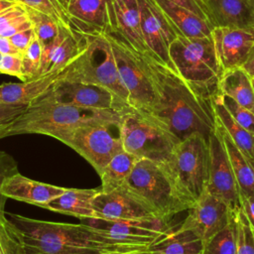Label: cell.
<instances>
[{
  "mask_svg": "<svg viewBox=\"0 0 254 254\" xmlns=\"http://www.w3.org/2000/svg\"><path fill=\"white\" fill-rule=\"evenodd\" d=\"M156 88V101L148 113L180 141L191 135L208 138L216 121L212 102L197 96L177 71L147 56Z\"/></svg>",
  "mask_w": 254,
  "mask_h": 254,
  "instance_id": "1",
  "label": "cell"
},
{
  "mask_svg": "<svg viewBox=\"0 0 254 254\" xmlns=\"http://www.w3.org/2000/svg\"><path fill=\"white\" fill-rule=\"evenodd\" d=\"M20 232L25 254H120L147 249L114 239L84 224L53 222L9 214Z\"/></svg>",
  "mask_w": 254,
  "mask_h": 254,
  "instance_id": "2",
  "label": "cell"
},
{
  "mask_svg": "<svg viewBox=\"0 0 254 254\" xmlns=\"http://www.w3.org/2000/svg\"><path fill=\"white\" fill-rule=\"evenodd\" d=\"M124 114L113 110L76 107L41 97L0 134V139L19 134H42L56 139L60 134L86 123L120 121Z\"/></svg>",
  "mask_w": 254,
  "mask_h": 254,
  "instance_id": "3",
  "label": "cell"
},
{
  "mask_svg": "<svg viewBox=\"0 0 254 254\" xmlns=\"http://www.w3.org/2000/svg\"><path fill=\"white\" fill-rule=\"evenodd\" d=\"M75 31L84 36V48L63 70L60 79L104 87L131 107L129 93L121 80L111 44L103 30L88 27Z\"/></svg>",
  "mask_w": 254,
  "mask_h": 254,
  "instance_id": "4",
  "label": "cell"
},
{
  "mask_svg": "<svg viewBox=\"0 0 254 254\" xmlns=\"http://www.w3.org/2000/svg\"><path fill=\"white\" fill-rule=\"evenodd\" d=\"M170 59L178 74L199 97L211 101L219 93L223 73L212 37H177L170 46Z\"/></svg>",
  "mask_w": 254,
  "mask_h": 254,
  "instance_id": "5",
  "label": "cell"
},
{
  "mask_svg": "<svg viewBox=\"0 0 254 254\" xmlns=\"http://www.w3.org/2000/svg\"><path fill=\"white\" fill-rule=\"evenodd\" d=\"M123 186L163 220L169 221L173 215L191 207L164 164L160 162L140 159Z\"/></svg>",
  "mask_w": 254,
  "mask_h": 254,
  "instance_id": "6",
  "label": "cell"
},
{
  "mask_svg": "<svg viewBox=\"0 0 254 254\" xmlns=\"http://www.w3.org/2000/svg\"><path fill=\"white\" fill-rule=\"evenodd\" d=\"M109 40L121 80L129 93L133 109L149 113L156 101V88L147 56L137 53L108 22L102 29Z\"/></svg>",
  "mask_w": 254,
  "mask_h": 254,
  "instance_id": "7",
  "label": "cell"
},
{
  "mask_svg": "<svg viewBox=\"0 0 254 254\" xmlns=\"http://www.w3.org/2000/svg\"><path fill=\"white\" fill-rule=\"evenodd\" d=\"M163 164L192 206L207 189V139L198 134L190 136L175 147L169 159Z\"/></svg>",
  "mask_w": 254,
  "mask_h": 254,
  "instance_id": "8",
  "label": "cell"
},
{
  "mask_svg": "<svg viewBox=\"0 0 254 254\" xmlns=\"http://www.w3.org/2000/svg\"><path fill=\"white\" fill-rule=\"evenodd\" d=\"M120 130L123 149L139 159L164 163L181 142L156 118L135 109L124 114Z\"/></svg>",
  "mask_w": 254,
  "mask_h": 254,
  "instance_id": "9",
  "label": "cell"
},
{
  "mask_svg": "<svg viewBox=\"0 0 254 254\" xmlns=\"http://www.w3.org/2000/svg\"><path fill=\"white\" fill-rule=\"evenodd\" d=\"M121 121H96L77 126L56 139L83 157L101 175L111 158L123 149Z\"/></svg>",
  "mask_w": 254,
  "mask_h": 254,
  "instance_id": "10",
  "label": "cell"
},
{
  "mask_svg": "<svg viewBox=\"0 0 254 254\" xmlns=\"http://www.w3.org/2000/svg\"><path fill=\"white\" fill-rule=\"evenodd\" d=\"M42 97L55 102L88 109L113 110L121 113H126L133 109L104 87L82 82L65 81L60 78L50 91Z\"/></svg>",
  "mask_w": 254,
  "mask_h": 254,
  "instance_id": "11",
  "label": "cell"
},
{
  "mask_svg": "<svg viewBox=\"0 0 254 254\" xmlns=\"http://www.w3.org/2000/svg\"><path fill=\"white\" fill-rule=\"evenodd\" d=\"M208 180L206 191L223 200L233 213L240 209L239 188L226 150L216 130L207 138Z\"/></svg>",
  "mask_w": 254,
  "mask_h": 254,
  "instance_id": "12",
  "label": "cell"
},
{
  "mask_svg": "<svg viewBox=\"0 0 254 254\" xmlns=\"http://www.w3.org/2000/svg\"><path fill=\"white\" fill-rule=\"evenodd\" d=\"M141 29L152 57L175 70L170 59V46L178 37L155 0H138ZM176 71V70H175Z\"/></svg>",
  "mask_w": 254,
  "mask_h": 254,
  "instance_id": "13",
  "label": "cell"
},
{
  "mask_svg": "<svg viewBox=\"0 0 254 254\" xmlns=\"http://www.w3.org/2000/svg\"><path fill=\"white\" fill-rule=\"evenodd\" d=\"M82 223L123 242L149 247L169 226L160 218L144 219H82Z\"/></svg>",
  "mask_w": 254,
  "mask_h": 254,
  "instance_id": "14",
  "label": "cell"
},
{
  "mask_svg": "<svg viewBox=\"0 0 254 254\" xmlns=\"http://www.w3.org/2000/svg\"><path fill=\"white\" fill-rule=\"evenodd\" d=\"M188 211L189 214L181 226L192 229L204 242L224 228L236 214L223 200L208 191H205Z\"/></svg>",
  "mask_w": 254,
  "mask_h": 254,
  "instance_id": "15",
  "label": "cell"
},
{
  "mask_svg": "<svg viewBox=\"0 0 254 254\" xmlns=\"http://www.w3.org/2000/svg\"><path fill=\"white\" fill-rule=\"evenodd\" d=\"M211 37L223 71L243 67L254 47V28L215 27Z\"/></svg>",
  "mask_w": 254,
  "mask_h": 254,
  "instance_id": "16",
  "label": "cell"
},
{
  "mask_svg": "<svg viewBox=\"0 0 254 254\" xmlns=\"http://www.w3.org/2000/svg\"><path fill=\"white\" fill-rule=\"evenodd\" d=\"M93 207L98 218H159L151 207H149L142 199L131 192L125 186L108 192H104L100 190L93 198Z\"/></svg>",
  "mask_w": 254,
  "mask_h": 254,
  "instance_id": "17",
  "label": "cell"
},
{
  "mask_svg": "<svg viewBox=\"0 0 254 254\" xmlns=\"http://www.w3.org/2000/svg\"><path fill=\"white\" fill-rule=\"evenodd\" d=\"M84 43L81 33L61 27L58 37L43 48L40 76L64 70L81 53Z\"/></svg>",
  "mask_w": 254,
  "mask_h": 254,
  "instance_id": "18",
  "label": "cell"
},
{
  "mask_svg": "<svg viewBox=\"0 0 254 254\" xmlns=\"http://www.w3.org/2000/svg\"><path fill=\"white\" fill-rule=\"evenodd\" d=\"M108 22L124 37L133 50L144 56H152L144 41L138 0H109Z\"/></svg>",
  "mask_w": 254,
  "mask_h": 254,
  "instance_id": "19",
  "label": "cell"
},
{
  "mask_svg": "<svg viewBox=\"0 0 254 254\" xmlns=\"http://www.w3.org/2000/svg\"><path fill=\"white\" fill-rule=\"evenodd\" d=\"M202 3L212 28H254V4L251 0H202Z\"/></svg>",
  "mask_w": 254,
  "mask_h": 254,
  "instance_id": "20",
  "label": "cell"
},
{
  "mask_svg": "<svg viewBox=\"0 0 254 254\" xmlns=\"http://www.w3.org/2000/svg\"><path fill=\"white\" fill-rule=\"evenodd\" d=\"M66 188L41 183L29 179L19 172L4 182L1 192L7 198L42 206L62 194Z\"/></svg>",
  "mask_w": 254,
  "mask_h": 254,
  "instance_id": "21",
  "label": "cell"
},
{
  "mask_svg": "<svg viewBox=\"0 0 254 254\" xmlns=\"http://www.w3.org/2000/svg\"><path fill=\"white\" fill-rule=\"evenodd\" d=\"M62 71L20 82L2 83L0 85V103L25 106L33 104L50 91L60 78Z\"/></svg>",
  "mask_w": 254,
  "mask_h": 254,
  "instance_id": "22",
  "label": "cell"
},
{
  "mask_svg": "<svg viewBox=\"0 0 254 254\" xmlns=\"http://www.w3.org/2000/svg\"><path fill=\"white\" fill-rule=\"evenodd\" d=\"M205 242L192 229L183 226L168 228L148 247L151 254H203Z\"/></svg>",
  "mask_w": 254,
  "mask_h": 254,
  "instance_id": "23",
  "label": "cell"
},
{
  "mask_svg": "<svg viewBox=\"0 0 254 254\" xmlns=\"http://www.w3.org/2000/svg\"><path fill=\"white\" fill-rule=\"evenodd\" d=\"M178 37L195 39L211 37L212 26L192 11L169 0H155Z\"/></svg>",
  "mask_w": 254,
  "mask_h": 254,
  "instance_id": "24",
  "label": "cell"
},
{
  "mask_svg": "<svg viewBox=\"0 0 254 254\" xmlns=\"http://www.w3.org/2000/svg\"><path fill=\"white\" fill-rule=\"evenodd\" d=\"M100 189H65V190L41 207L72 215L80 220L98 218L93 207V198Z\"/></svg>",
  "mask_w": 254,
  "mask_h": 254,
  "instance_id": "25",
  "label": "cell"
},
{
  "mask_svg": "<svg viewBox=\"0 0 254 254\" xmlns=\"http://www.w3.org/2000/svg\"><path fill=\"white\" fill-rule=\"evenodd\" d=\"M109 0H74L66 7L73 30L105 29L109 20Z\"/></svg>",
  "mask_w": 254,
  "mask_h": 254,
  "instance_id": "26",
  "label": "cell"
},
{
  "mask_svg": "<svg viewBox=\"0 0 254 254\" xmlns=\"http://www.w3.org/2000/svg\"><path fill=\"white\" fill-rule=\"evenodd\" d=\"M216 130L226 150L234 177L239 188V193H254V164L238 149L227 132L217 121Z\"/></svg>",
  "mask_w": 254,
  "mask_h": 254,
  "instance_id": "27",
  "label": "cell"
},
{
  "mask_svg": "<svg viewBox=\"0 0 254 254\" xmlns=\"http://www.w3.org/2000/svg\"><path fill=\"white\" fill-rule=\"evenodd\" d=\"M219 91L254 113L252 76L243 67L224 70L219 81Z\"/></svg>",
  "mask_w": 254,
  "mask_h": 254,
  "instance_id": "28",
  "label": "cell"
},
{
  "mask_svg": "<svg viewBox=\"0 0 254 254\" xmlns=\"http://www.w3.org/2000/svg\"><path fill=\"white\" fill-rule=\"evenodd\" d=\"M212 107L216 121L227 132L238 149L254 164V134L239 125L222 104L219 93L212 97Z\"/></svg>",
  "mask_w": 254,
  "mask_h": 254,
  "instance_id": "29",
  "label": "cell"
},
{
  "mask_svg": "<svg viewBox=\"0 0 254 254\" xmlns=\"http://www.w3.org/2000/svg\"><path fill=\"white\" fill-rule=\"evenodd\" d=\"M139 160L140 159L135 155L125 150L114 155L101 175H99L101 179L100 190L104 192H108L122 187Z\"/></svg>",
  "mask_w": 254,
  "mask_h": 254,
  "instance_id": "30",
  "label": "cell"
},
{
  "mask_svg": "<svg viewBox=\"0 0 254 254\" xmlns=\"http://www.w3.org/2000/svg\"><path fill=\"white\" fill-rule=\"evenodd\" d=\"M236 214L204 244L203 254H236Z\"/></svg>",
  "mask_w": 254,
  "mask_h": 254,
  "instance_id": "31",
  "label": "cell"
},
{
  "mask_svg": "<svg viewBox=\"0 0 254 254\" xmlns=\"http://www.w3.org/2000/svg\"><path fill=\"white\" fill-rule=\"evenodd\" d=\"M27 11L29 18L32 21L36 38L41 43L42 47L45 48L58 37L62 26L44 13L31 8H27Z\"/></svg>",
  "mask_w": 254,
  "mask_h": 254,
  "instance_id": "32",
  "label": "cell"
},
{
  "mask_svg": "<svg viewBox=\"0 0 254 254\" xmlns=\"http://www.w3.org/2000/svg\"><path fill=\"white\" fill-rule=\"evenodd\" d=\"M0 254H25L22 236L5 212H0Z\"/></svg>",
  "mask_w": 254,
  "mask_h": 254,
  "instance_id": "33",
  "label": "cell"
},
{
  "mask_svg": "<svg viewBox=\"0 0 254 254\" xmlns=\"http://www.w3.org/2000/svg\"><path fill=\"white\" fill-rule=\"evenodd\" d=\"M27 8L37 10L53 18L60 26L73 29L71 20L64 6L59 0H17Z\"/></svg>",
  "mask_w": 254,
  "mask_h": 254,
  "instance_id": "34",
  "label": "cell"
},
{
  "mask_svg": "<svg viewBox=\"0 0 254 254\" xmlns=\"http://www.w3.org/2000/svg\"><path fill=\"white\" fill-rule=\"evenodd\" d=\"M42 56H43V47L39 42V40L35 37V39L30 44V46L22 54L24 80L40 77Z\"/></svg>",
  "mask_w": 254,
  "mask_h": 254,
  "instance_id": "35",
  "label": "cell"
},
{
  "mask_svg": "<svg viewBox=\"0 0 254 254\" xmlns=\"http://www.w3.org/2000/svg\"><path fill=\"white\" fill-rule=\"evenodd\" d=\"M236 254H254V231L241 209L236 213Z\"/></svg>",
  "mask_w": 254,
  "mask_h": 254,
  "instance_id": "36",
  "label": "cell"
},
{
  "mask_svg": "<svg viewBox=\"0 0 254 254\" xmlns=\"http://www.w3.org/2000/svg\"><path fill=\"white\" fill-rule=\"evenodd\" d=\"M219 97L226 108V110L229 112V114L232 116V118L242 127L247 129L249 132L254 134V113L245 107L238 104L235 100L230 98L229 96L222 94L219 92Z\"/></svg>",
  "mask_w": 254,
  "mask_h": 254,
  "instance_id": "37",
  "label": "cell"
},
{
  "mask_svg": "<svg viewBox=\"0 0 254 254\" xmlns=\"http://www.w3.org/2000/svg\"><path fill=\"white\" fill-rule=\"evenodd\" d=\"M18 165L15 159L8 153L0 150V212H5V203L7 197L1 192L2 186L7 178L18 173Z\"/></svg>",
  "mask_w": 254,
  "mask_h": 254,
  "instance_id": "38",
  "label": "cell"
},
{
  "mask_svg": "<svg viewBox=\"0 0 254 254\" xmlns=\"http://www.w3.org/2000/svg\"><path fill=\"white\" fill-rule=\"evenodd\" d=\"M0 73L8 74L24 80L22 55H4L0 53Z\"/></svg>",
  "mask_w": 254,
  "mask_h": 254,
  "instance_id": "39",
  "label": "cell"
},
{
  "mask_svg": "<svg viewBox=\"0 0 254 254\" xmlns=\"http://www.w3.org/2000/svg\"><path fill=\"white\" fill-rule=\"evenodd\" d=\"M28 106L0 103V134L21 114Z\"/></svg>",
  "mask_w": 254,
  "mask_h": 254,
  "instance_id": "40",
  "label": "cell"
},
{
  "mask_svg": "<svg viewBox=\"0 0 254 254\" xmlns=\"http://www.w3.org/2000/svg\"><path fill=\"white\" fill-rule=\"evenodd\" d=\"M28 16L27 7L21 3H18L0 14V30Z\"/></svg>",
  "mask_w": 254,
  "mask_h": 254,
  "instance_id": "41",
  "label": "cell"
},
{
  "mask_svg": "<svg viewBox=\"0 0 254 254\" xmlns=\"http://www.w3.org/2000/svg\"><path fill=\"white\" fill-rule=\"evenodd\" d=\"M35 37L36 35L34 32V29L30 28L28 30L17 33L16 35L12 36L10 40L14 45V47L17 49V51L22 55L26 51V49L30 46V44L33 42Z\"/></svg>",
  "mask_w": 254,
  "mask_h": 254,
  "instance_id": "42",
  "label": "cell"
},
{
  "mask_svg": "<svg viewBox=\"0 0 254 254\" xmlns=\"http://www.w3.org/2000/svg\"><path fill=\"white\" fill-rule=\"evenodd\" d=\"M240 209L245 214L250 226L254 230V193L242 194L239 193Z\"/></svg>",
  "mask_w": 254,
  "mask_h": 254,
  "instance_id": "43",
  "label": "cell"
},
{
  "mask_svg": "<svg viewBox=\"0 0 254 254\" xmlns=\"http://www.w3.org/2000/svg\"><path fill=\"white\" fill-rule=\"evenodd\" d=\"M169 1L192 11L193 13L198 15L200 18H202L208 22L207 14H206L204 5L202 3V0H169Z\"/></svg>",
  "mask_w": 254,
  "mask_h": 254,
  "instance_id": "44",
  "label": "cell"
},
{
  "mask_svg": "<svg viewBox=\"0 0 254 254\" xmlns=\"http://www.w3.org/2000/svg\"><path fill=\"white\" fill-rule=\"evenodd\" d=\"M0 53L4 55H16L20 54L12 44L10 38L0 36ZM21 55V54H20Z\"/></svg>",
  "mask_w": 254,
  "mask_h": 254,
  "instance_id": "45",
  "label": "cell"
},
{
  "mask_svg": "<svg viewBox=\"0 0 254 254\" xmlns=\"http://www.w3.org/2000/svg\"><path fill=\"white\" fill-rule=\"evenodd\" d=\"M243 68L251 75L254 76V47L252 49V52L246 62V64L243 65Z\"/></svg>",
  "mask_w": 254,
  "mask_h": 254,
  "instance_id": "46",
  "label": "cell"
},
{
  "mask_svg": "<svg viewBox=\"0 0 254 254\" xmlns=\"http://www.w3.org/2000/svg\"><path fill=\"white\" fill-rule=\"evenodd\" d=\"M18 3L17 0H0V14Z\"/></svg>",
  "mask_w": 254,
  "mask_h": 254,
  "instance_id": "47",
  "label": "cell"
},
{
  "mask_svg": "<svg viewBox=\"0 0 254 254\" xmlns=\"http://www.w3.org/2000/svg\"><path fill=\"white\" fill-rule=\"evenodd\" d=\"M120 254H151L147 249H142V250H135V251H130V252H125V253H120Z\"/></svg>",
  "mask_w": 254,
  "mask_h": 254,
  "instance_id": "48",
  "label": "cell"
},
{
  "mask_svg": "<svg viewBox=\"0 0 254 254\" xmlns=\"http://www.w3.org/2000/svg\"><path fill=\"white\" fill-rule=\"evenodd\" d=\"M74 0H64V6L65 7V9H66V7L71 3V2H73Z\"/></svg>",
  "mask_w": 254,
  "mask_h": 254,
  "instance_id": "49",
  "label": "cell"
},
{
  "mask_svg": "<svg viewBox=\"0 0 254 254\" xmlns=\"http://www.w3.org/2000/svg\"><path fill=\"white\" fill-rule=\"evenodd\" d=\"M252 82H253V86H254V76H252Z\"/></svg>",
  "mask_w": 254,
  "mask_h": 254,
  "instance_id": "50",
  "label": "cell"
},
{
  "mask_svg": "<svg viewBox=\"0 0 254 254\" xmlns=\"http://www.w3.org/2000/svg\"><path fill=\"white\" fill-rule=\"evenodd\" d=\"M59 1H60V2H61L63 5H64V0H59ZM64 8H65V7H64Z\"/></svg>",
  "mask_w": 254,
  "mask_h": 254,
  "instance_id": "51",
  "label": "cell"
},
{
  "mask_svg": "<svg viewBox=\"0 0 254 254\" xmlns=\"http://www.w3.org/2000/svg\"><path fill=\"white\" fill-rule=\"evenodd\" d=\"M251 1H252V3H253V4H254V0H251Z\"/></svg>",
  "mask_w": 254,
  "mask_h": 254,
  "instance_id": "52",
  "label": "cell"
},
{
  "mask_svg": "<svg viewBox=\"0 0 254 254\" xmlns=\"http://www.w3.org/2000/svg\"><path fill=\"white\" fill-rule=\"evenodd\" d=\"M253 231H254V230H253Z\"/></svg>",
  "mask_w": 254,
  "mask_h": 254,
  "instance_id": "53",
  "label": "cell"
}]
</instances>
